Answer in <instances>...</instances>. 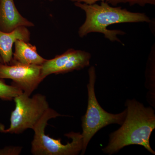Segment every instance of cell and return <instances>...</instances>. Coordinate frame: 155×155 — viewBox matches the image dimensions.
<instances>
[{
    "mask_svg": "<svg viewBox=\"0 0 155 155\" xmlns=\"http://www.w3.org/2000/svg\"><path fill=\"white\" fill-rule=\"evenodd\" d=\"M127 115L121 127L110 135L109 143L103 149L105 153L112 155L124 147L138 145L144 147L153 154L150 139L155 128V111L151 107H146L135 99L125 102Z\"/></svg>",
    "mask_w": 155,
    "mask_h": 155,
    "instance_id": "1",
    "label": "cell"
},
{
    "mask_svg": "<svg viewBox=\"0 0 155 155\" xmlns=\"http://www.w3.org/2000/svg\"><path fill=\"white\" fill-rule=\"evenodd\" d=\"M74 5L86 14V19L78 29L81 38L90 33L97 32L103 34L111 41H117L123 45L117 36L125 35V32L119 30H109L108 26L118 23L151 22L144 13L130 12L121 7H113L106 2H102L100 5L80 2H75Z\"/></svg>",
    "mask_w": 155,
    "mask_h": 155,
    "instance_id": "2",
    "label": "cell"
},
{
    "mask_svg": "<svg viewBox=\"0 0 155 155\" xmlns=\"http://www.w3.org/2000/svg\"><path fill=\"white\" fill-rule=\"evenodd\" d=\"M89 81L87 84L88 100L86 113L81 118L83 147L81 154L84 155L89 143L97 131L112 124L121 125L127 115L126 109L118 114H112L104 110L99 104L95 92L96 79L95 68L92 66L88 70Z\"/></svg>",
    "mask_w": 155,
    "mask_h": 155,
    "instance_id": "3",
    "label": "cell"
},
{
    "mask_svg": "<svg viewBox=\"0 0 155 155\" xmlns=\"http://www.w3.org/2000/svg\"><path fill=\"white\" fill-rule=\"evenodd\" d=\"M62 116L54 110L49 109L33 129L34 137L31 142V152L35 155H76L79 154L83 147L81 134L71 132L65 135L71 138L72 141L66 144L61 139H55L46 135L45 128L50 119Z\"/></svg>",
    "mask_w": 155,
    "mask_h": 155,
    "instance_id": "4",
    "label": "cell"
},
{
    "mask_svg": "<svg viewBox=\"0 0 155 155\" xmlns=\"http://www.w3.org/2000/svg\"><path fill=\"white\" fill-rule=\"evenodd\" d=\"M14 100L16 106L11 113V125L5 129L0 124L2 133L18 134L28 128L33 129L50 108L46 97L39 94L30 97L23 92Z\"/></svg>",
    "mask_w": 155,
    "mask_h": 155,
    "instance_id": "5",
    "label": "cell"
},
{
    "mask_svg": "<svg viewBox=\"0 0 155 155\" xmlns=\"http://www.w3.org/2000/svg\"><path fill=\"white\" fill-rule=\"evenodd\" d=\"M41 65H28L11 62L6 64L0 62V78L11 79L14 85L30 96L44 80Z\"/></svg>",
    "mask_w": 155,
    "mask_h": 155,
    "instance_id": "6",
    "label": "cell"
},
{
    "mask_svg": "<svg viewBox=\"0 0 155 155\" xmlns=\"http://www.w3.org/2000/svg\"><path fill=\"white\" fill-rule=\"evenodd\" d=\"M91 54L85 51L69 49L62 54L47 60L41 65L43 79L51 74H64L79 70L90 65Z\"/></svg>",
    "mask_w": 155,
    "mask_h": 155,
    "instance_id": "7",
    "label": "cell"
},
{
    "mask_svg": "<svg viewBox=\"0 0 155 155\" xmlns=\"http://www.w3.org/2000/svg\"><path fill=\"white\" fill-rule=\"evenodd\" d=\"M34 25L19 13L14 0H0V30L8 32L19 26Z\"/></svg>",
    "mask_w": 155,
    "mask_h": 155,
    "instance_id": "8",
    "label": "cell"
},
{
    "mask_svg": "<svg viewBox=\"0 0 155 155\" xmlns=\"http://www.w3.org/2000/svg\"><path fill=\"white\" fill-rule=\"evenodd\" d=\"M30 32L27 27L19 26L10 32L0 30V56L3 63L9 64L13 58V46L18 40L29 42Z\"/></svg>",
    "mask_w": 155,
    "mask_h": 155,
    "instance_id": "9",
    "label": "cell"
},
{
    "mask_svg": "<svg viewBox=\"0 0 155 155\" xmlns=\"http://www.w3.org/2000/svg\"><path fill=\"white\" fill-rule=\"evenodd\" d=\"M14 44L15 51L13 53L11 63L41 66L47 60L38 53L36 46L31 44L28 42L18 40L16 41Z\"/></svg>",
    "mask_w": 155,
    "mask_h": 155,
    "instance_id": "10",
    "label": "cell"
},
{
    "mask_svg": "<svg viewBox=\"0 0 155 155\" xmlns=\"http://www.w3.org/2000/svg\"><path fill=\"white\" fill-rule=\"evenodd\" d=\"M23 93L19 87L14 84H6L3 79L0 78V99L4 101H11Z\"/></svg>",
    "mask_w": 155,
    "mask_h": 155,
    "instance_id": "11",
    "label": "cell"
},
{
    "mask_svg": "<svg viewBox=\"0 0 155 155\" xmlns=\"http://www.w3.org/2000/svg\"><path fill=\"white\" fill-rule=\"evenodd\" d=\"M105 2L114 6L121 3H128L130 6L137 5L141 7L146 5H155V0H106Z\"/></svg>",
    "mask_w": 155,
    "mask_h": 155,
    "instance_id": "12",
    "label": "cell"
},
{
    "mask_svg": "<svg viewBox=\"0 0 155 155\" xmlns=\"http://www.w3.org/2000/svg\"><path fill=\"white\" fill-rule=\"evenodd\" d=\"M21 150V147H7L4 149L0 150V155H19Z\"/></svg>",
    "mask_w": 155,
    "mask_h": 155,
    "instance_id": "13",
    "label": "cell"
},
{
    "mask_svg": "<svg viewBox=\"0 0 155 155\" xmlns=\"http://www.w3.org/2000/svg\"><path fill=\"white\" fill-rule=\"evenodd\" d=\"M71 2H80L85 3L87 5H93L95 4L97 2H105L106 0H69Z\"/></svg>",
    "mask_w": 155,
    "mask_h": 155,
    "instance_id": "14",
    "label": "cell"
},
{
    "mask_svg": "<svg viewBox=\"0 0 155 155\" xmlns=\"http://www.w3.org/2000/svg\"><path fill=\"white\" fill-rule=\"evenodd\" d=\"M0 62H2V63H3L2 60V58H1V56H0Z\"/></svg>",
    "mask_w": 155,
    "mask_h": 155,
    "instance_id": "15",
    "label": "cell"
},
{
    "mask_svg": "<svg viewBox=\"0 0 155 155\" xmlns=\"http://www.w3.org/2000/svg\"><path fill=\"white\" fill-rule=\"evenodd\" d=\"M48 1H49V2H53V1H54V0H48Z\"/></svg>",
    "mask_w": 155,
    "mask_h": 155,
    "instance_id": "16",
    "label": "cell"
}]
</instances>
